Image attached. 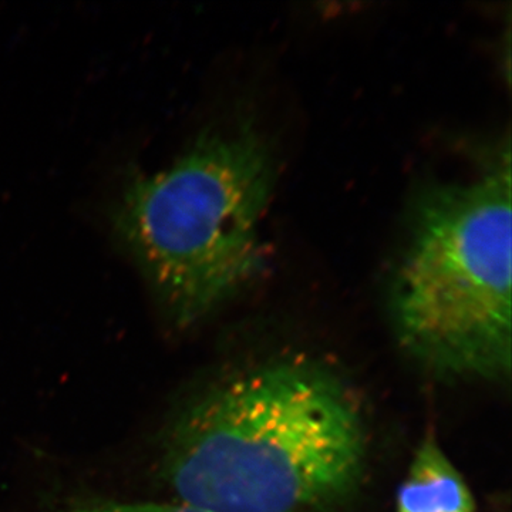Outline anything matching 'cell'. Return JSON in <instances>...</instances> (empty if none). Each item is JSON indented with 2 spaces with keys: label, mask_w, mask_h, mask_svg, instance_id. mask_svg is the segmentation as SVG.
Returning <instances> with one entry per match:
<instances>
[{
  "label": "cell",
  "mask_w": 512,
  "mask_h": 512,
  "mask_svg": "<svg viewBox=\"0 0 512 512\" xmlns=\"http://www.w3.org/2000/svg\"><path fill=\"white\" fill-rule=\"evenodd\" d=\"M353 390L302 357L242 370L201 393L165 440L174 500L208 512H336L365 478Z\"/></svg>",
  "instance_id": "1"
},
{
  "label": "cell",
  "mask_w": 512,
  "mask_h": 512,
  "mask_svg": "<svg viewBox=\"0 0 512 512\" xmlns=\"http://www.w3.org/2000/svg\"><path fill=\"white\" fill-rule=\"evenodd\" d=\"M53 512H208L192 505L170 501V503H151V501L83 500L69 503Z\"/></svg>",
  "instance_id": "5"
},
{
  "label": "cell",
  "mask_w": 512,
  "mask_h": 512,
  "mask_svg": "<svg viewBox=\"0 0 512 512\" xmlns=\"http://www.w3.org/2000/svg\"><path fill=\"white\" fill-rule=\"evenodd\" d=\"M275 180L274 151L245 120L205 130L168 167L128 181L114 231L174 329L197 325L265 271L261 222Z\"/></svg>",
  "instance_id": "2"
},
{
  "label": "cell",
  "mask_w": 512,
  "mask_h": 512,
  "mask_svg": "<svg viewBox=\"0 0 512 512\" xmlns=\"http://www.w3.org/2000/svg\"><path fill=\"white\" fill-rule=\"evenodd\" d=\"M511 150L476 177L424 185L390 284L402 348L433 375H511Z\"/></svg>",
  "instance_id": "3"
},
{
  "label": "cell",
  "mask_w": 512,
  "mask_h": 512,
  "mask_svg": "<svg viewBox=\"0 0 512 512\" xmlns=\"http://www.w3.org/2000/svg\"><path fill=\"white\" fill-rule=\"evenodd\" d=\"M397 512H476L470 487L433 436L414 454L397 491Z\"/></svg>",
  "instance_id": "4"
}]
</instances>
